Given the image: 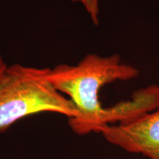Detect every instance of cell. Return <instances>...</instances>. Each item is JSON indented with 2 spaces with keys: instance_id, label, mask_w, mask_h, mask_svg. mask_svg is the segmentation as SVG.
<instances>
[{
  "instance_id": "cell-1",
  "label": "cell",
  "mask_w": 159,
  "mask_h": 159,
  "mask_svg": "<svg viewBox=\"0 0 159 159\" xmlns=\"http://www.w3.org/2000/svg\"><path fill=\"white\" fill-rule=\"evenodd\" d=\"M139 75L138 69L122 63L119 55L89 54L75 66L60 64L51 69L48 77L55 88L69 96L74 104L77 115L69 119V125L75 134L83 136L100 133L107 125L121 122L120 105L102 107L99 91L109 83L130 80Z\"/></svg>"
},
{
  "instance_id": "cell-2",
  "label": "cell",
  "mask_w": 159,
  "mask_h": 159,
  "mask_svg": "<svg viewBox=\"0 0 159 159\" xmlns=\"http://www.w3.org/2000/svg\"><path fill=\"white\" fill-rule=\"evenodd\" d=\"M50 69L19 63L7 66L0 77V133L38 113H58L69 119L76 116L72 102L49 81Z\"/></svg>"
},
{
  "instance_id": "cell-3",
  "label": "cell",
  "mask_w": 159,
  "mask_h": 159,
  "mask_svg": "<svg viewBox=\"0 0 159 159\" xmlns=\"http://www.w3.org/2000/svg\"><path fill=\"white\" fill-rule=\"evenodd\" d=\"M100 134L127 152L159 159V108L130 121L107 125Z\"/></svg>"
},
{
  "instance_id": "cell-4",
  "label": "cell",
  "mask_w": 159,
  "mask_h": 159,
  "mask_svg": "<svg viewBox=\"0 0 159 159\" xmlns=\"http://www.w3.org/2000/svg\"><path fill=\"white\" fill-rule=\"evenodd\" d=\"M72 2H78L83 4L85 10L90 15L93 23L97 25L99 24V0H71Z\"/></svg>"
},
{
  "instance_id": "cell-5",
  "label": "cell",
  "mask_w": 159,
  "mask_h": 159,
  "mask_svg": "<svg viewBox=\"0 0 159 159\" xmlns=\"http://www.w3.org/2000/svg\"><path fill=\"white\" fill-rule=\"evenodd\" d=\"M7 67V66L5 63V61H4L2 57V55L1 52H0V77H1V75L3 74V72L5 71Z\"/></svg>"
}]
</instances>
